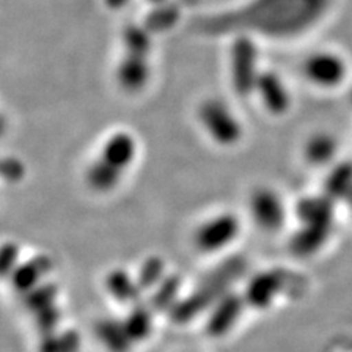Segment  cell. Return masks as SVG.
<instances>
[{
	"instance_id": "cell-1",
	"label": "cell",
	"mask_w": 352,
	"mask_h": 352,
	"mask_svg": "<svg viewBox=\"0 0 352 352\" xmlns=\"http://www.w3.org/2000/svg\"><path fill=\"white\" fill-rule=\"evenodd\" d=\"M197 122L203 134L220 148H234L245 137V126L235 109L220 97H207L197 106Z\"/></svg>"
},
{
	"instance_id": "cell-2",
	"label": "cell",
	"mask_w": 352,
	"mask_h": 352,
	"mask_svg": "<svg viewBox=\"0 0 352 352\" xmlns=\"http://www.w3.org/2000/svg\"><path fill=\"white\" fill-rule=\"evenodd\" d=\"M301 75L314 90L332 93L348 82L351 65L339 50L320 47L305 54L301 62Z\"/></svg>"
},
{
	"instance_id": "cell-3",
	"label": "cell",
	"mask_w": 352,
	"mask_h": 352,
	"mask_svg": "<svg viewBox=\"0 0 352 352\" xmlns=\"http://www.w3.org/2000/svg\"><path fill=\"white\" fill-rule=\"evenodd\" d=\"M242 220L232 210H220L203 219L194 230L191 242L201 256H216L223 252L241 235Z\"/></svg>"
},
{
	"instance_id": "cell-4",
	"label": "cell",
	"mask_w": 352,
	"mask_h": 352,
	"mask_svg": "<svg viewBox=\"0 0 352 352\" xmlns=\"http://www.w3.org/2000/svg\"><path fill=\"white\" fill-rule=\"evenodd\" d=\"M247 210L250 220L260 232L276 235L288 223L289 207L274 186L258 185L248 194Z\"/></svg>"
},
{
	"instance_id": "cell-5",
	"label": "cell",
	"mask_w": 352,
	"mask_h": 352,
	"mask_svg": "<svg viewBox=\"0 0 352 352\" xmlns=\"http://www.w3.org/2000/svg\"><path fill=\"white\" fill-rule=\"evenodd\" d=\"M261 71L254 40L251 36L241 34L230 46L229 53V80L234 93L242 98L252 97Z\"/></svg>"
},
{
	"instance_id": "cell-6",
	"label": "cell",
	"mask_w": 352,
	"mask_h": 352,
	"mask_svg": "<svg viewBox=\"0 0 352 352\" xmlns=\"http://www.w3.org/2000/svg\"><path fill=\"white\" fill-rule=\"evenodd\" d=\"M252 97H256L261 109L269 116L282 118L289 113L294 104V96L283 76L273 69H263Z\"/></svg>"
},
{
	"instance_id": "cell-7",
	"label": "cell",
	"mask_w": 352,
	"mask_h": 352,
	"mask_svg": "<svg viewBox=\"0 0 352 352\" xmlns=\"http://www.w3.org/2000/svg\"><path fill=\"white\" fill-rule=\"evenodd\" d=\"M138 153L140 144L137 137L128 129H116L102 141L97 157L126 173L137 162Z\"/></svg>"
},
{
	"instance_id": "cell-8",
	"label": "cell",
	"mask_w": 352,
	"mask_h": 352,
	"mask_svg": "<svg viewBox=\"0 0 352 352\" xmlns=\"http://www.w3.org/2000/svg\"><path fill=\"white\" fill-rule=\"evenodd\" d=\"M247 301L242 294L229 291L210 307V314L206 320V332L212 338L226 336L241 320L247 308Z\"/></svg>"
},
{
	"instance_id": "cell-9",
	"label": "cell",
	"mask_w": 352,
	"mask_h": 352,
	"mask_svg": "<svg viewBox=\"0 0 352 352\" xmlns=\"http://www.w3.org/2000/svg\"><path fill=\"white\" fill-rule=\"evenodd\" d=\"M286 288V274L279 269L257 273L245 286L244 298L254 310H267Z\"/></svg>"
},
{
	"instance_id": "cell-10",
	"label": "cell",
	"mask_w": 352,
	"mask_h": 352,
	"mask_svg": "<svg viewBox=\"0 0 352 352\" xmlns=\"http://www.w3.org/2000/svg\"><path fill=\"white\" fill-rule=\"evenodd\" d=\"M153 68L150 58L124 53L115 68V80L120 90L128 94H140L150 85Z\"/></svg>"
},
{
	"instance_id": "cell-11",
	"label": "cell",
	"mask_w": 352,
	"mask_h": 352,
	"mask_svg": "<svg viewBox=\"0 0 352 352\" xmlns=\"http://www.w3.org/2000/svg\"><path fill=\"white\" fill-rule=\"evenodd\" d=\"M53 267V261L46 254H38L27 260H22L19 266L8 278L12 283L16 292L25 295L36 289L37 286L44 283V278H47Z\"/></svg>"
},
{
	"instance_id": "cell-12",
	"label": "cell",
	"mask_w": 352,
	"mask_h": 352,
	"mask_svg": "<svg viewBox=\"0 0 352 352\" xmlns=\"http://www.w3.org/2000/svg\"><path fill=\"white\" fill-rule=\"evenodd\" d=\"M338 151L339 141L332 132L316 131L304 140L301 154L308 166L326 168L335 162Z\"/></svg>"
},
{
	"instance_id": "cell-13",
	"label": "cell",
	"mask_w": 352,
	"mask_h": 352,
	"mask_svg": "<svg viewBox=\"0 0 352 352\" xmlns=\"http://www.w3.org/2000/svg\"><path fill=\"white\" fill-rule=\"evenodd\" d=\"M104 288L115 301L126 304L129 307L141 302L142 295H144L135 274L129 273V270L122 267H116L107 272Z\"/></svg>"
},
{
	"instance_id": "cell-14",
	"label": "cell",
	"mask_w": 352,
	"mask_h": 352,
	"mask_svg": "<svg viewBox=\"0 0 352 352\" xmlns=\"http://www.w3.org/2000/svg\"><path fill=\"white\" fill-rule=\"evenodd\" d=\"M125 178V173L100 157L93 159L84 172V179L88 188L96 194L106 195L116 191Z\"/></svg>"
},
{
	"instance_id": "cell-15",
	"label": "cell",
	"mask_w": 352,
	"mask_h": 352,
	"mask_svg": "<svg viewBox=\"0 0 352 352\" xmlns=\"http://www.w3.org/2000/svg\"><path fill=\"white\" fill-rule=\"evenodd\" d=\"M96 336L109 352H129L131 346L134 345L132 342L124 320L119 318L106 317L96 323Z\"/></svg>"
},
{
	"instance_id": "cell-16",
	"label": "cell",
	"mask_w": 352,
	"mask_h": 352,
	"mask_svg": "<svg viewBox=\"0 0 352 352\" xmlns=\"http://www.w3.org/2000/svg\"><path fill=\"white\" fill-rule=\"evenodd\" d=\"M154 310L150 304L138 302L135 305L129 307V311L124 318V324L126 332L134 344L144 342L146 339L150 338L154 326Z\"/></svg>"
},
{
	"instance_id": "cell-17",
	"label": "cell",
	"mask_w": 352,
	"mask_h": 352,
	"mask_svg": "<svg viewBox=\"0 0 352 352\" xmlns=\"http://www.w3.org/2000/svg\"><path fill=\"white\" fill-rule=\"evenodd\" d=\"M182 289V279L179 274H170L164 278L156 288L151 291V298L150 305L154 311H172L175 305L178 304L181 300L178 296Z\"/></svg>"
},
{
	"instance_id": "cell-18",
	"label": "cell",
	"mask_w": 352,
	"mask_h": 352,
	"mask_svg": "<svg viewBox=\"0 0 352 352\" xmlns=\"http://www.w3.org/2000/svg\"><path fill=\"white\" fill-rule=\"evenodd\" d=\"M168 276V264L162 256H148L140 263L135 278L141 286L142 292H150Z\"/></svg>"
},
{
	"instance_id": "cell-19",
	"label": "cell",
	"mask_w": 352,
	"mask_h": 352,
	"mask_svg": "<svg viewBox=\"0 0 352 352\" xmlns=\"http://www.w3.org/2000/svg\"><path fill=\"white\" fill-rule=\"evenodd\" d=\"M122 43L124 53L150 58L153 52V40L144 27H128L124 32Z\"/></svg>"
},
{
	"instance_id": "cell-20",
	"label": "cell",
	"mask_w": 352,
	"mask_h": 352,
	"mask_svg": "<svg viewBox=\"0 0 352 352\" xmlns=\"http://www.w3.org/2000/svg\"><path fill=\"white\" fill-rule=\"evenodd\" d=\"M56 296H58V286L50 282H44L40 286H37L36 289L25 294L24 298H25V305L36 314L37 311L44 310V308L54 305Z\"/></svg>"
},
{
	"instance_id": "cell-21",
	"label": "cell",
	"mask_w": 352,
	"mask_h": 352,
	"mask_svg": "<svg viewBox=\"0 0 352 352\" xmlns=\"http://www.w3.org/2000/svg\"><path fill=\"white\" fill-rule=\"evenodd\" d=\"M60 320V311L56 305H50L44 310L36 313V322L37 327L43 336H47L54 333V327L58 326Z\"/></svg>"
},
{
	"instance_id": "cell-22",
	"label": "cell",
	"mask_w": 352,
	"mask_h": 352,
	"mask_svg": "<svg viewBox=\"0 0 352 352\" xmlns=\"http://www.w3.org/2000/svg\"><path fill=\"white\" fill-rule=\"evenodd\" d=\"M21 250L15 242H8L2 247V273L8 279L12 272L19 266L21 263Z\"/></svg>"
},
{
	"instance_id": "cell-23",
	"label": "cell",
	"mask_w": 352,
	"mask_h": 352,
	"mask_svg": "<svg viewBox=\"0 0 352 352\" xmlns=\"http://www.w3.org/2000/svg\"><path fill=\"white\" fill-rule=\"evenodd\" d=\"M3 175L5 178L9 179L10 182H16L22 179V176L25 173V168L18 159L15 157H9L3 160Z\"/></svg>"
},
{
	"instance_id": "cell-24",
	"label": "cell",
	"mask_w": 352,
	"mask_h": 352,
	"mask_svg": "<svg viewBox=\"0 0 352 352\" xmlns=\"http://www.w3.org/2000/svg\"><path fill=\"white\" fill-rule=\"evenodd\" d=\"M351 106H352V94H351Z\"/></svg>"
}]
</instances>
